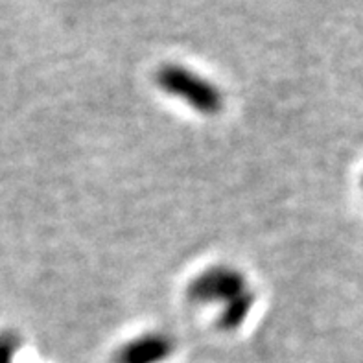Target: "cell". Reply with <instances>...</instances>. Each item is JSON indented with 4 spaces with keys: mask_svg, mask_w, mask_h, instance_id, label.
I'll return each mask as SVG.
<instances>
[{
    "mask_svg": "<svg viewBox=\"0 0 363 363\" xmlns=\"http://www.w3.org/2000/svg\"><path fill=\"white\" fill-rule=\"evenodd\" d=\"M247 290L245 277L235 267L216 266L203 272L192 281L189 288L190 299L201 304L227 303L244 295Z\"/></svg>",
    "mask_w": 363,
    "mask_h": 363,
    "instance_id": "obj_2",
    "label": "cell"
},
{
    "mask_svg": "<svg viewBox=\"0 0 363 363\" xmlns=\"http://www.w3.org/2000/svg\"><path fill=\"white\" fill-rule=\"evenodd\" d=\"M255 297L251 291H245L244 295L236 297L235 301L227 303L220 313V327L225 330H235L240 325H244L245 319L253 310Z\"/></svg>",
    "mask_w": 363,
    "mask_h": 363,
    "instance_id": "obj_4",
    "label": "cell"
},
{
    "mask_svg": "<svg viewBox=\"0 0 363 363\" xmlns=\"http://www.w3.org/2000/svg\"><path fill=\"white\" fill-rule=\"evenodd\" d=\"M157 85L170 96L189 104L201 115H218L223 107L220 89L181 65H164L157 72Z\"/></svg>",
    "mask_w": 363,
    "mask_h": 363,
    "instance_id": "obj_1",
    "label": "cell"
},
{
    "mask_svg": "<svg viewBox=\"0 0 363 363\" xmlns=\"http://www.w3.org/2000/svg\"><path fill=\"white\" fill-rule=\"evenodd\" d=\"M174 352V343L168 336L150 332L125 343L116 352L115 363H162Z\"/></svg>",
    "mask_w": 363,
    "mask_h": 363,
    "instance_id": "obj_3",
    "label": "cell"
}]
</instances>
